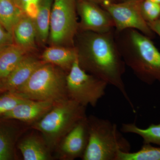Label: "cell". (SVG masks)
<instances>
[{
    "label": "cell",
    "mask_w": 160,
    "mask_h": 160,
    "mask_svg": "<svg viewBox=\"0 0 160 160\" xmlns=\"http://www.w3.org/2000/svg\"><path fill=\"white\" fill-rule=\"evenodd\" d=\"M12 36L0 24V51L11 44Z\"/></svg>",
    "instance_id": "25"
},
{
    "label": "cell",
    "mask_w": 160,
    "mask_h": 160,
    "mask_svg": "<svg viewBox=\"0 0 160 160\" xmlns=\"http://www.w3.org/2000/svg\"><path fill=\"white\" fill-rule=\"evenodd\" d=\"M12 35L17 44L23 49L26 50L32 48L37 37L34 20L24 15L15 26Z\"/></svg>",
    "instance_id": "16"
},
{
    "label": "cell",
    "mask_w": 160,
    "mask_h": 160,
    "mask_svg": "<svg viewBox=\"0 0 160 160\" xmlns=\"http://www.w3.org/2000/svg\"><path fill=\"white\" fill-rule=\"evenodd\" d=\"M40 1V0H20V6L22 9L23 5H25L26 3L29 2H39Z\"/></svg>",
    "instance_id": "28"
},
{
    "label": "cell",
    "mask_w": 160,
    "mask_h": 160,
    "mask_svg": "<svg viewBox=\"0 0 160 160\" xmlns=\"http://www.w3.org/2000/svg\"><path fill=\"white\" fill-rule=\"evenodd\" d=\"M159 20H160V17L159 19Z\"/></svg>",
    "instance_id": "32"
},
{
    "label": "cell",
    "mask_w": 160,
    "mask_h": 160,
    "mask_svg": "<svg viewBox=\"0 0 160 160\" xmlns=\"http://www.w3.org/2000/svg\"><path fill=\"white\" fill-rule=\"evenodd\" d=\"M114 29L106 32H78L74 47L78 61L87 72L116 88L135 112L123 81L126 66L116 42Z\"/></svg>",
    "instance_id": "1"
},
{
    "label": "cell",
    "mask_w": 160,
    "mask_h": 160,
    "mask_svg": "<svg viewBox=\"0 0 160 160\" xmlns=\"http://www.w3.org/2000/svg\"><path fill=\"white\" fill-rule=\"evenodd\" d=\"M129 1V0H120L119 2H125V1Z\"/></svg>",
    "instance_id": "31"
},
{
    "label": "cell",
    "mask_w": 160,
    "mask_h": 160,
    "mask_svg": "<svg viewBox=\"0 0 160 160\" xmlns=\"http://www.w3.org/2000/svg\"><path fill=\"white\" fill-rule=\"evenodd\" d=\"M148 24L152 30L160 38V20L158 19L152 22L148 23Z\"/></svg>",
    "instance_id": "26"
},
{
    "label": "cell",
    "mask_w": 160,
    "mask_h": 160,
    "mask_svg": "<svg viewBox=\"0 0 160 160\" xmlns=\"http://www.w3.org/2000/svg\"><path fill=\"white\" fill-rule=\"evenodd\" d=\"M18 148L25 160L51 159V150L42 137L31 135L23 139Z\"/></svg>",
    "instance_id": "14"
},
{
    "label": "cell",
    "mask_w": 160,
    "mask_h": 160,
    "mask_svg": "<svg viewBox=\"0 0 160 160\" xmlns=\"http://www.w3.org/2000/svg\"><path fill=\"white\" fill-rule=\"evenodd\" d=\"M56 103L51 101L27 99L3 115V117L34 123L50 111Z\"/></svg>",
    "instance_id": "11"
},
{
    "label": "cell",
    "mask_w": 160,
    "mask_h": 160,
    "mask_svg": "<svg viewBox=\"0 0 160 160\" xmlns=\"http://www.w3.org/2000/svg\"><path fill=\"white\" fill-rule=\"evenodd\" d=\"M77 10L80 18V31L106 32L114 30L111 16L98 4L88 0H79L77 2Z\"/></svg>",
    "instance_id": "9"
},
{
    "label": "cell",
    "mask_w": 160,
    "mask_h": 160,
    "mask_svg": "<svg viewBox=\"0 0 160 160\" xmlns=\"http://www.w3.org/2000/svg\"><path fill=\"white\" fill-rule=\"evenodd\" d=\"M116 160H160V147L143 144L138 151L119 152Z\"/></svg>",
    "instance_id": "20"
},
{
    "label": "cell",
    "mask_w": 160,
    "mask_h": 160,
    "mask_svg": "<svg viewBox=\"0 0 160 160\" xmlns=\"http://www.w3.org/2000/svg\"></svg>",
    "instance_id": "33"
},
{
    "label": "cell",
    "mask_w": 160,
    "mask_h": 160,
    "mask_svg": "<svg viewBox=\"0 0 160 160\" xmlns=\"http://www.w3.org/2000/svg\"><path fill=\"white\" fill-rule=\"evenodd\" d=\"M88 139L89 126L87 117L79 122L59 143L57 148L61 158L66 160L82 158Z\"/></svg>",
    "instance_id": "10"
},
{
    "label": "cell",
    "mask_w": 160,
    "mask_h": 160,
    "mask_svg": "<svg viewBox=\"0 0 160 160\" xmlns=\"http://www.w3.org/2000/svg\"><path fill=\"white\" fill-rule=\"evenodd\" d=\"M149 1L160 4V0H149Z\"/></svg>",
    "instance_id": "30"
},
{
    "label": "cell",
    "mask_w": 160,
    "mask_h": 160,
    "mask_svg": "<svg viewBox=\"0 0 160 160\" xmlns=\"http://www.w3.org/2000/svg\"><path fill=\"white\" fill-rule=\"evenodd\" d=\"M12 1L21 8V6H20V0H12Z\"/></svg>",
    "instance_id": "29"
},
{
    "label": "cell",
    "mask_w": 160,
    "mask_h": 160,
    "mask_svg": "<svg viewBox=\"0 0 160 160\" xmlns=\"http://www.w3.org/2000/svg\"><path fill=\"white\" fill-rule=\"evenodd\" d=\"M28 99L15 92H9L0 96V116L11 111L17 105Z\"/></svg>",
    "instance_id": "21"
},
{
    "label": "cell",
    "mask_w": 160,
    "mask_h": 160,
    "mask_svg": "<svg viewBox=\"0 0 160 160\" xmlns=\"http://www.w3.org/2000/svg\"><path fill=\"white\" fill-rule=\"evenodd\" d=\"M13 156V141L11 135L0 128V160H11Z\"/></svg>",
    "instance_id": "23"
},
{
    "label": "cell",
    "mask_w": 160,
    "mask_h": 160,
    "mask_svg": "<svg viewBox=\"0 0 160 160\" xmlns=\"http://www.w3.org/2000/svg\"><path fill=\"white\" fill-rule=\"evenodd\" d=\"M140 9L143 19L147 23L159 19L160 4L149 0H141Z\"/></svg>",
    "instance_id": "22"
},
{
    "label": "cell",
    "mask_w": 160,
    "mask_h": 160,
    "mask_svg": "<svg viewBox=\"0 0 160 160\" xmlns=\"http://www.w3.org/2000/svg\"><path fill=\"white\" fill-rule=\"evenodd\" d=\"M25 15L22 9L12 0H0V24L12 34L13 29Z\"/></svg>",
    "instance_id": "17"
},
{
    "label": "cell",
    "mask_w": 160,
    "mask_h": 160,
    "mask_svg": "<svg viewBox=\"0 0 160 160\" xmlns=\"http://www.w3.org/2000/svg\"><path fill=\"white\" fill-rule=\"evenodd\" d=\"M116 42L126 66L143 82L160 84V52L151 39L135 29L115 31Z\"/></svg>",
    "instance_id": "2"
},
{
    "label": "cell",
    "mask_w": 160,
    "mask_h": 160,
    "mask_svg": "<svg viewBox=\"0 0 160 160\" xmlns=\"http://www.w3.org/2000/svg\"><path fill=\"white\" fill-rule=\"evenodd\" d=\"M122 133L138 135L142 138L143 144H155L160 146V122L152 124L146 129L140 128L135 123H123L121 126Z\"/></svg>",
    "instance_id": "18"
},
{
    "label": "cell",
    "mask_w": 160,
    "mask_h": 160,
    "mask_svg": "<svg viewBox=\"0 0 160 160\" xmlns=\"http://www.w3.org/2000/svg\"><path fill=\"white\" fill-rule=\"evenodd\" d=\"M87 120L89 139L82 159L116 160L119 152L131 151L130 142L116 124L94 115Z\"/></svg>",
    "instance_id": "3"
},
{
    "label": "cell",
    "mask_w": 160,
    "mask_h": 160,
    "mask_svg": "<svg viewBox=\"0 0 160 160\" xmlns=\"http://www.w3.org/2000/svg\"><path fill=\"white\" fill-rule=\"evenodd\" d=\"M66 87L70 99L84 107H95L106 93L107 83L83 69L78 58L66 74Z\"/></svg>",
    "instance_id": "6"
},
{
    "label": "cell",
    "mask_w": 160,
    "mask_h": 160,
    "mask_svg": "<svg viewBox=\"0 0 160 160\" xmlns=\"http://www.w3.org/2000/svg\"><path fill=\"white\" fill-rule=\"evenodd\" d=\"M43 63L42 61L26 56L4 80V89L11 92L16 91L27 82L35 69Z\"/></svg>",
    "instance_id": "12"
},
{
    "label": "cell",
    "mask_w": 160,
    "mask_h": 160,
    "mask_svg": "<svg viewBox=\"0 0 160 160\" xmlns=\"http://www.w3.org/2000/svg\"><path fill=\"white\" fill-rule=\"evenodd\" d=\"M141 2V0H129L107 3L101 6L111 16L114 22L115 31L135 29L150 38H153L155 33L142 16Z\"/></svg>",
    "instance_id": "8"
},
{
    "label": "cell",
    "mask_w": 160,
    "mask_h": 160,
    "mask_svg": "<svg viewBox=\"0 0 160 160\" xmlns=\"http://www.w3.org/2000/svg\"><path fill=\"white\" fill-rule=\"evenodd\" d=\"M26 51L17 44H10L0 51V80H5L26 57Z\"/></svg>",
    "instance_id": "15"
},
{
    "label": "cell",
    "mask_w": 160,
    "mask_h": 160,
    "mask_svg": "<svg viewBox=\"0 0 160 160\" xmlns=\"http://www.w3.org/2000/svg\"><path fill=\"white\" fill-rule=\"evenodd\" d=\"M77 12L76 0H52L49 34L52 46H74Z\"/></svg>",
    "instance_id": "7"
},
{
    "label": "cell",
    "mask_w": 160,
    "mask_h": 160,
    "mask_svg": "<svg viewBox=\"0 0 160 160\" xmlns=\"http://www.w3.org/2000/svg\"><path fill=\"white\" fill-rule=\"evenodd\" d=\"M78 58V51L74 46H52L47 48L42 55L43 62L58 66L67 73Z\"/></svg>",
    "instance_id": "13"
},
{
    "label": "cell",
    "mask_w": 160,
    "mask_h": 160,
    "mask_svg": "<svg viewBox=\"0 0 160 160\" xmlns=\"http://www.w3.org/2000/svg\"><path fill=\"white\" fill-rule=\"evenodd\" d=\"M52 0H40L39 11L34 20L37 37L42 42L49 38L50 17Z\"/></svg>",
    "instance_id": "19"
},
{
    "label": "cell",
    "mask_w": 160,
    "mask_h": 160,
    "mask_svg": "<svg viewBox=\"0 0 160 160\" xmlns=\"http://www.w3.org/2000/svg\"><path fill=\"white\" fill-rule=\"evenodd\" d=\"M63 71L52 64L43 63L15 92L28 99L37 101L58 103L68 99L66 75Z\"/></svg>",
    "instance_id": "5"
},
{
    "label": "cell",
    "mask_w": 160,
    "mask_h": 160,
    "mask_svg": "<svg viewBox=\"0 0 160 160\" xmlns=\"http://www.w3.org/2000/svg\"><path fill=\"white\" fill-rule=\"evenodd\" d=\"M22 9L26 16L34 21L39 11V2H29L26 3L23 5Z\"/></svg>",
    "instance_id": "24"
},
{
    "label": "cell",
    "mask_w": 160,
    "mask_h": 160,
    "mask_svg": "<svg viewBox=\"0 0 160 160\" xmlns=\"http://www.w3.org/2000/svg\"><path fill=\"white\" fill-rule=\"evenodd\" d=\"M86 117V107L69 98L57 103L42 118L33 123L32 127L41 133L52 151L79 122Z\"/></svg>",
    "instance_id": "4"
},
{
    "label": "cell",
    "mask_w": 160,
    "mask_h": 160,
    "mask_svg": "<svg viewBox=\"0 0 160 160\" xmlns=\"http://www.w3.org/2000/svg\"><path fill=\"white\" fill-rule=\"evenodd\" d=\"M88 1L97 3L100 6H102L104 4H107V3L116 2V0H88Z\"/></svg>",
    "instance_id": "27"
}]
</instances>
